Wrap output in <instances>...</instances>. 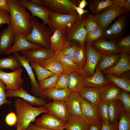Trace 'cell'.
Listing matches in <instances>:
<instances>
[{"label":"cell","instance_id":"cell-1","mask_svg":"<svg viewBox=\"0 0 130 130\" xmlns=\"http://www.w3.org/2000/svg\"><path fill=\"white\" fill-rule=\"evenodd\" d=\"M7 1L10 8L11 24L15 34L21 33L26 36L32 30L33 17L19 0Z\"/></svg>","mask_w":130,"mask_h":130},{"label":"cell","instance_id":"cell-2","mask_svg":"<svg viewBox=\"0 0 130 130\" xmlns=\"http://www.w3.org/2000/svg\"><path fill=\"white\" fill-rule=\"evenodd\" d=\"M14 106L16 109L15 113L17 118L16 124L21 125L23 130H26L29 124L32 122L35 121L37 117L41 113L48 112L45 106L33 107L19 98L15 100Z\"/></svg>","mask_w":130,"mask_h":130},{"label":"cell","instance_id":"cell-3","mask_svg":"<svg viewBox=\"0 0 130 130\" xmlns=\"http://www.w3.org/2000/svg\"><path fill=\"white\" fill-rule=\"evenodd\" d=\"M32 23L33 28L31 33L26 36L27 40L32 44L49 49L50 38L53 32L46 24L40 22L36 17H33Z\"/></svg>","mask_w":130,"mask_h":130},{"label":"cell","instance_id":"cell-4","mask_svg":"<svg viewBox=\"0 0 130 130\" xmlns=\"http://www.w3.org/2000/svg\"><path fill=\"white\" fill-rule=\"evenodd\" d=\"M86 19L82 16L66 28L63 35L67 41H74L81 46L84 45L87 34L84 26Z\"/></svg>","mask_w":130,"mask_h":130},{"label":"cell","instance_id":"cell-5","mask_svg":"<svg viewBox=\"0 0 130 130\" xmlns=\"http://www.w3.org/2000/svg\"><path fill=\"white\" fill-rule=\"evenodd\" d=\"M129 12L124 8L112 4L94 17L99 26L102 27L104 32L115 19L121 15Z\"/></svg>","mask_w":130,"mask_h":130},{"label":"cell","instance_id":"cell-6","mask_svg":"<svg viewBox=\"0 0 130 130\" xmlns=\"http://www.w3.org/2000/svg\"><path fill=\"white\" fill-rule=\"evenodd\" d=\"M87 55L85 62L80 69L79 73L84 78L93 75L94 73L98 63L103 55L96 51L91 44L85 42L84 44Z\"/></svg>","mask_w":130,"mask_h":130},{"label":"cell","instance_id":"cell-7","mask_svg":"<svg viewBox=\"0 0 130 130\" xmlns=\"http://www.w3.org/2000/svg\"><path fill=\"white\" fill-rule=\"evenodd\" d=\"M44 6L54 12L63 14L77 13L74 5L78 6L79 1L76 0H42Z\"/></svg>","mask_w":130,"mask_h":130},{"label":"cell","instance_id":"cell-8","mask_svg":"<svg viewBox=\"0 0 130 130\" xmlns=\"http://www.w3.org/2000/svg\"><path fill=\"white\" fill-rule=\"evenodd\" d=\"M19 2L31 13L33 17H37L40 19L43 23L48 25L53 32L55 29L51 25L50 22L51 15L54 12L48 8L44 6L35 4L30 0H20Z\"/></svg>","mask_w":130,"mask_h":130},{"label":"cell","instance_id":"cell-9","mask_svg":"<svg viewBox=\"0 0 130 130\" xmlns=\"http://www.w3.org/2000/svg\"><path fill=\"white\" fill-rule=\"evenodd\" d=\"M79 18L78 13L63 14L54 12L50 16V22L53 28L59 30L63 35L66 28L72 25Z\"/></svg>","mask_w":130,"mask_h":130},{"label":"cell","instance_id":"cell-10","mask_svg":"<svg viewBox=\"0 0 130 130\" xmlns=\"http://www.w3.org/2000/svg\"><path fill=\"white\" fill-rule=\"evenodd\" d=\"M23 72L21 67L10 72H6L2 69H0V79L5 84L7 90H17L24 83V81L21 77Z\"/></svg>","mask_w":130,"mask_h":130},{"label":"cell","instance_id":"cell-11","mask_svg":"<svg viewBox=\"0 0 130 130\" xmlns=\"http://www.w3.org/2000/svg\"><path fill=\"white\" fill-rule=\"evenodd\" d=\"M7 98L18 97L21 98L29 103L31 105L38 107L45 106L48 101L45 98L33 96L30 94L21 85L17 90H7L6 91Z\"/></svg>","mask_w":130,"mask_h":130},{"label":"cell","instance_id":"cell-12","mask_svg":"<svg viewBox=\"0 0 130 130\" xmlns=\"http://www.w3.org/2000/svg\"><path fill=\"white\" fill-rule=\"evenodd\" d=\"M35 121V124L44 128L53 130H63L65 124L48 112L45 113Z\"/></svg>","mask_w":130,"mask_h":130},{"label":"cell","instance_id":"cell-13","mask_svg":"<svg viewBox=\"0 0 130 130\" xmlns=\"http://www.w3.org/2000/svg\"><path fill=\"white\" fill-rule=\"evenodd\" d=\"M125 13L118 17L113 23L104 32L102 38L104 39H114L121 35L125 29L127 21V16Z\"/></svg>","mask_w":130,"mask_h":130},{"label":"cell","instance_id":"cell-14","mask_svg":"<svg viewBox=\"0 0 130 130\" xmlns=\"http://www.w3.org/2000/svg\"><path fill=\"white\" fill-rule=\"evenodd\" d=\"M80 106L82 117L90 124L101 123L97 107L87 100L81 98Z\"/></svg>","mask_w":130,"mask_h":130},{"label":"cell","instance_id":"cell-15","mask_svg":"<svg viewBox=\"0 0 130 130\" xmlns=\"http://www.w3.org/2000/svg\"><path fill=\"white\" fill-rule=\"evenodd\" d=\"M15 36L11 24L0 32V54H7L14 43Z\"/></svg>","mask_w":130,"mask_h":130},{"label":"cell","instance_id":"cell-16","mask_svg":"<svg viewBox=\"0 0 130 130\" xmlns=\"http://www.w3.org/2000/svg\"><path fill=\"white\" fill-rule=\"evenodd\" d=\"M19 52L29 63L33 62L39 64L55 54V52L51 49L43 48L35 50H28Z\"/></svg>","mask_w":130,"mask_h":130},{"label":"cell","instance_id":"cell-17","mask_svg":"<svg viewBox=\"0 0 130 130\" xmlns=\"http://www.w3.org/2000/svg\"><path fill=\"white\" fill-rule=\"evenodd\" d=\"M45 106L48 112L65 123L68 121L70 114L65 101H53L46 103Z\"/></svg>","mask_w":130,"mask_h":130},{"label":"cell","instance_id":"cell-18","mask_svg":"<svg viewBox=\"0 0 130 130\" xmlns=\"http://www.w3.org/2000/svg\"><path fill=\"white\" fill-rule=\"evenodd\" d=\"M91 44L96 51L103 55L119 54L122 53L117 46L116 41L114 40H107L101 38Z\"/></svg>","mask_w":130,"mask_h":130},{"label":"cell","instance_id":"cell-19","mask_svg":"<svg viewBox=\"0 0 130 130\" xmlns=\"http://www.w3.org/2000/svg\"><path fill=\"white\" fill-rule=\"evenodd\" d=\"M118 62L112 67L102 72L103 74H111L121 77L125 72L130 70V56L122 52Z\"/></svg>","mask_w":130,"mask_h":130},{"label":"cell","instance_id":"cell-20","mask_svg":"<svg viewBox=\"0 0 130 130\" xmlns=\"http://www.w3.org/2000/svg\"><path fill=\"white\" fill-rule=\"evenodd\" d=\"M43 46L29 42L26 36L21 33L16 34L14 42L7 54L21 51L33 50L42 48Z\"/></svg>","mask_w":130,"mask_h":130},{"label":"cell","instance_id":"cell-21","mask_svg":"<svg viewBox=\"0 0 130 130\" xmlns=\"http://www.w3.org/2000/svg\"><path fill=\"white\" fill-rule=\"evenodd\" d=\"M15 53L21 66H23L25 68L29 77L32 92L35 97L45 98L41 93L39 84L36 80L29 62L22 56L20 55L18 52Z\"/></svg>","mask_w":130,"mask_h":130},{"label":"cell","instance_id":"cell-22","mask_svg":"<svg viewBox=\"0 0 130 130\" xmlns=\"http://www.w3.org/2000/svg\"><path fill=\"white\" fill-rule=\"evenodd\" d=\"M111 83V81L105 77L102 72L97 67L93 75L84 78V86L87 88H101Z\"/></svg>","mask_w":130,"mask_h":130},{"label":"cell","instance_id":"cell-23","mask_svg":"<svg viewBox=\"0 0 130 130\" xmlns=\"http://www.w3.org/2000/svg\"><path fill=\"white\" fill-rule=\"evenodd\" d=\"M122 90L111 83L100 88L101 101L109 102L119 99Z\"/></svg>","mask_w":130,"mask_h":130},{"label":"cell","instance_id":"cell-24","mask_svg":"<svg viewBox=\"0 0 130 130\" xmlns=\"http://www.w3.org/2000/svg\"><path fill=\"white\" fill-rule=\"evenodd\" d=\"M81 98L79 92H72L65 101L70 114L82 117L80 104Z\"/></svg>","mask_w":130,"mask_h":130},{"label":"cell","instance_id":"cell-25","mask_svg":"<svg viewBox=\"0 0 130 130\" xmlns=\"http://www.w3.org/2000/svg\"><path fill=\"white\" fill-rule=\"evenodd\" d=\"M41 92L45 98L47 97L55 101H64L72 92L68 88L63 89L55 88L48 89Z\"/></svg>","mask_w":130,"mask_h":130},{"label":"cell","instance_id":"cell-26","mask_svg":"<svg viewBox=\"0 0 130 130\" xmlns=\"http://www.w3.org/2000/svg\"><path fill=\"white\" fill-rule=\"evenodd\" d=\"M79 93L82 98L87 100L97 107L101 101L100 88L84 86Z\"/></svg>","mask_w":130,"mask_h":130},{"label":"cell","instance_id":"cell-27","mask_svg":"<svg viewBox=\"0 0 130 130\" xmlns=\"http://www.w3.org/2000/svg\"><path fill=\"white\" fill-rule=\"evenodd\" d=\"M90 123L83 117L70 114L68 120L65 124L66 130H87Z\"/></svg>","mask_w":130,"mask_h":130},{"label":"cell","instance_id":"cell-28","mask_svg":"<svg viewBox=\"0 0 130 130\" xmlns=\"http://www.w3.org/2000/svg\"><path fill=\"white\" fill-rule=\"evenodd\" d=\"M124 110V106L119 99L109 102L108 113L110 123L113 124L118 123L120 115Z\"/></svg>","mask_w":130,"mask_h":130},{"label":"cell","instance_id":"cell-29","mask_svg":"<svg viewBox=\"0 0 130 130\" xmlns=\"http://www.w3.org/2000/svg\"><path fill=\"white\" fill-rule=\"evenodd\" d=\"M55 54L63 67L64 72L69 74L74 72H79L80 69L71 58L60 52H55Z\"/></svg>","mask_w":130,"mask_h":130},{"label":"cell","instance_id":"cell-30","mask_svg":"<svg viewBox=\"0 0 130 130\" xmlns=\"http://www.w3.org/2000/svg\"><path fill=\"white\" fill-rule=\"evenodd\" d=\"M39 64L44 68L55 74L60 75L64 72L63 67L55 54Z\"/></svg>","mask_w":130,"mask_h":130},{"label":"cell","instance_id":"cell-31","mask_svg":"<svg viewBox=\"0 0 130 130\" xmlns=\"http://www.w3.org/2000/svg\"><path fill=\"white\" fill-rule=\"evenodd\" d=\"M67 42L63 34L58 29H55L50 38V49L55 52H60Z\"/></svg>","mask_w":130,"mask_h":130},{"label":"cell","instance_id":"cell-32","mask_svg":"<svg viewBox=\"0 0 130 130\" xmlns=\"http://www.w3.org/2000/svg\"><path fill=\"white\" fill-rule=\"evenodd\" d=\"M120 58V53L103 55L98 62L97 67L102 72L114 66Z\"/></svg>","mask_w":130,"mask_h":130},{"label":"cell","instance_id":"cell-33","mask_svg":"<svg viewBox=\"0 0 130 130\" xmlns=\"http://www.w3.org/2000/svg\"><path fill=\"white\" fill-rule=\"evenodd\" d=\"M84 78L78 72H74L70 74L69 89L72 92L79 93L84 87Z\"/></svg>","mask_w":130,"mask_h":130},{"label":"cell","instance_id":"cell-34","mask_svg":"<svg viewBox=\"0 0 130 130\" xmlns=\"http://www.w3.org/2000/svg\"><path fill=\"white\" fill-rule=\"evenodd\" d=\"M105 75L106 77L112 83L122 90L129 93L130 92V80L126 75H122L121 77L108 74Z\"/></svg>","mask_w":130,"mask_h":130},{"label":"cell","instance_id":"cell-35","mask_svg":"<svg viewBox=\"0 0 130 130\" xmlns=\"http://www.w3.org/2000/svg\"><path fill=\"white\" fill-rule=\"evenodd\" d=\"M89 4L91 14L95 16L112 5L113 2L112 0H91L90 1Z\"/></svg>","mask_w":130,"mask_h":130},{"label":"cell","instance_id":"cell-36","mask_svg":"<svg viewBox=\"0 0 130 130\" xmlns=\"http://www.w3.org/2000/svg\"><path fill=\"white\" fill-rule=\"evenodd\" d=\"M21 66L15 53L10 56L0 58V69H9L13 71L17 70Z\"/></svg>","mask_w":130,"mask_h":130},{"label":"cell","instance_id":"cell-37","mask_svg":"<svg viewBox=\"0 0 130 130\" xmlns=\"http://www.w3.org/2000/svg\"><path fill=\"white\" fill-rule=\"evenodd\" d=\"M30 63L35 72L39 82L55 74L41 67L38 63L33 62H30Z\"/></svg>","mask_w":130,"mask_h":130},{"label":"cell","instance_id":"cell-38","mask_svg":"<svg viewBox=\"0 0 130 130\" xmlns=\"http://www.w3.org/2000/svg\"><path fill=\"white\" fill-rule=\"evenodd\" d=\"M60 76L54 74L39 82L40 91L47 89L55 88Z\"/></svg>","mask_w":130,"mask_h":130},{"label":"cell","instance_id":"cell-39","mask_svg":"<svg viewBox=\"0 0 130 130\" xmlns=\"http://www.w3.org/2000/svg\"><path fill=\"white\" fill-rule=\"evenodd\" d=\"M86 58V53L84 45L80 46L75 53L73 61L81 69L84 65Z\"/></svg>","mask_w":130,"mask_h":130},{"label":"cell","instance_id":"cell-40","mask_svg":"<svg viewBox=\"0 0 130 130\" xmlns=\"http://www.w3.org/2000/svg\"><path fill=\"white\" fill-rule=\"evenodd\" d=\"M108 102L101 101L97 106L98 114L101 122H110L108 113Z\"/></svg>","mask_w":130,"mask_h":130},{"label":"cell","instance_id":"cell-41","mask_svg":"<svg viewBox=\"0 0 130 130\" xmlns=\"http://www.w3.org/2000/svg\"><path fill=\"white\" fill-rule=\"evenodd\" d=\"M80 46L78 43L74 41H67L65 47L60 52L71 58L73 60L75 53Z\"/></svg>","mask_w":130,"mask_h":130},{"label":"cell","instance_id":"cell-42","mask_svg":"<svg viewBox=\"0 0 130 130\" xmlns=\"http://www.w3.org/2000/svg\"><path fill=\"white\" fill-rule=\"evenodd\" d=\"M119 119L118 130H130V112L124 110Z\"/></svg>","mask_w":130,"mask_h":130},{"label":"cell","instance_id":"cell-43","mask_svg":"<svg viewBox=\"0 0 130 130\" xmlns=\"http://www.w3.org/2000/svg\"><path fill=\"white\" fill-rule=\"evenodd\" d=\"M116 44L122 52L129 55L130 53V36H124L116 41Z\"/></svg>","mask_w":130,"mask_h":130},{"label":"cell","instance_id":"cell-44","mask_svg":"<svg viewBox=\"0 0 130 130\" xmlns=\"http://www.w3.org/2000/svg\"><path fill=\"white\" fill-rule=\"evenodd\" d=\"M84 26L87 34L96 30L99 27L94 16L91 14L86 18Z\"/></svg>","mask_w":130,"mask_h":130},{"label":"cell","instance_id":"cell-45","mask_svg":"<svg viewBox=\"0 0 130 130\" xmlns=\"http://www.w3.org/2000/svg\"><path fill=\"white\" fill-rule=\"evenodd\" d=\"M104 32L103 29L99 26L96 30L87 34L85 42L91 44L102 38Z\"/></svg>","mask_w":130,"mask_h":130},{"label":"cell","instance_id":"cell-46","mask_svg":"<svg viewBox=\"0 0 130 130\" xmlns=\"http://www.w3.org/2000/svg\"><path fill=\"white\" fill-rule=\"evenodd\" d=\"M69 82V74L64 72L59 78L55 88L63 89L68 88Z\"/></svg>","mask_w":130,"mask_h":130},{"label":"cell","instance_id":"cell-47","mask_svg":"<svg viewBox=\"0 0 130 130\" xmlns=\"http://www.w3.org/2000/svg\"><path fill=\"white\" fill-rule=\"evenodd\" d=\"M119 99L123 104L125 110L130 112V95L129 93L122 90Z\"/></svg>","mask_w":130,"mask_h":130},{"label":"cell","instance_id":"cell-48","mask_svg":"<svg viewBox=\"0 0 130 130\" xmlns=\"http://www.w3.org/2000/svg\"><path fill=\"white\" fill-rule=\"evenodd\" d=\"M6 85L0 79V107L2 104H11L12 101L8 100L6 99Z\"/></svg>","mask_w":130,"mask_h":130},{"label":"cell","instance_id":"cell-49","mask_svg":"<svg viewBox=\"0 0 130 130\" xmlns=\"http://www.w3.org/2000/svg\"><path fill=\"white\" fill-rule=\"evenodd\" d=\"M5 120L7 125L10 126H12L16 125L17 118L15 113L11 111L7 115Z\"/></svg>","mask_w":130,"mask_h":130},{"label":"cell","instance_id":"cell-50","mask_svg":"<svg viewBox=\"0 0 130 130\" xmlns=\"http://www.w3.org/2000/svg\"><path fill=\"white\" fill-rule=\"evenodd\" d=\"M5 24L8 25L11 24L10 14L0 10V28L2 24Z\"/></svg>","mask_w":130,"mask_h":130},{"label":"cell","instance_id":"cell-51","mask_svg":"<svg viewBox=\"0 0 130 130\" xmlns=\"http://www.w3.org/2000/svg\"><path fill=\"white\" fill-rule=\"evenodd\" d=\"M112 2L113 4L130 11V0H113Z\"/></svg>","mask_w":130,"mask_h":130},{"label":"cell","instance_id":"cell-52","mask_svg":"<svg viewBox=\"0 0 130 130\" xmlns=\"http://www.w3.org/2000/svg\"><path fill=\"white\" fill-rule=\"evenodd\" d=\"M100 130H118V122L114 124L109 122H101Z\"/></svg>","mask_w":130,"mask_h":130},{"label":"cell","instance_id":"cell-53","mask_svg":"<svg viewBox=\"0 0 130 130\" xmlns=\"http://www.w3.org/2000/svg\"><path fill=\"white\" fill-rule=\"evenodd\" d=\"M0 10L9 13L10 8L7 0H0Z\"/></svg>","mask_w":130,"mask_h":130},{"label":"cell","instance_id":"cell-54","mask_svg":"<svg viewBox=\"0 0 130 130\" xmlns=\"http://www.w3.org/2000/svg\"><path fill=\"white\" fill-rule=\"evenodd\" d=\"M27 130H53L43 128L36 124L31 123L29 125Z\"/></svg>","mask_w":130,"mask_h":130},{"label":"cell","instance_id":"cell-55","mask_svg":"<svg viewBox=\"0 0 130 130\" xmlns=\"http://www.w3.org/2000/svg\"><path fill=\"white\" fill-rule=\"evenodd\" d=\"M75 10L78 13L79 18H80L82 15L85 13H88V11L86 10H84L76 5L74 6Z\"/></svg>","mask_w":130,"mask_h":130},{"label":"cell","instance_id":"cell-56","mask_svg":"<svg viewBox=\"0 0 130 130\" xmlns=\"http://www.w3.org/2000/svg\"><path fill=\"white\" fill-rule=\"evenodd\" d=\"M101 123L99 124H90L87 130H100Z\"/></svg>","mask_w":130,"mask_h":130},{"label":"cell","instance_id":"cell-57","mask_svg":"<svg viewBox=\"0 0 130 130\" xmlns=\"http://www.w3.org/2000/svg\"><path fill=\"white\" fill-rule=\"evenodd\" d=\"M89 3L86 0H79L78 6L83 9Z\"/></svg>","mask_w":130,"mask_h":130},{"label":"cell","instance_id":"cell-58","mask_svg":"<svg viewBox=\"0 0 130 130\" xmlns=\"http://www.w3.org/2000/svg\"><path fill=\"white\" fill-rule=\"evenodd\" d=\"M30 0L36 4L44 6L42 0Z\"/></svg>","mask_w":130,"mask_h":130},{"label":"cell","instance_id":"cell-59","mask_svg":"<svg viewBox=\"0 0 130 130\" xmlns=\"http://www.w3.org/2000/svg\"><path fill=\"white\" fill-rule=\"evenodd\" d=\"M16 130H23V128L22 126L19 124H16Z\"/></svg>","mask_w":130,"mask_h":130},{"label":"cell","instance_id":"cell-60","mask_svg":"<svg viewBox=\"0 0 130 130\" xmlns=\"http://www.w3.org/2000/svg\"></svg>","mask_w":130,"mask_h":130},{"label":"cell","instance_id":"cell-61","mask_svg":"<svg viewBox=\"0 0 130 130\" xmlns=\"http://www.w3.org/2000/svg\"></svg>","mask_w":130,"mask_h":130}]
</instances>
